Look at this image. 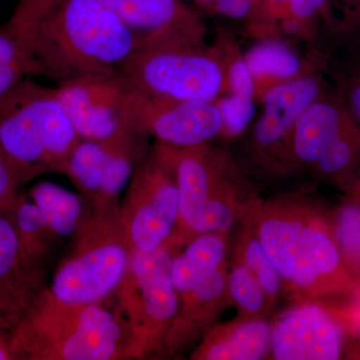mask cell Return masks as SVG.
<instances>
[{"mask_svg":"<svg viewBox=\"0 0 360 360\" xmlns=\"http://www.w3.org/2000/svg\"><path fill=\"white\" fill-rule=\"evenodd\" d=\"M61 0H18L8 21L20 32L32 25Z\"/></svg>","mask_w":360,"mask_h":360,"instance_id":"cell-27","label":"cell"},{"mask_svg":"<svg viewBox=\"0 0 360 360\" xmlns=\"http://www.w3.org/2000/svg\"><path fill=\"white\" fill-rule=\"evenodd\" d=\"M172 257L165 248L153 252L131 250L129 269L116 291L131 333L134 359L167 356L168 338L179 307Z\"/></svg>","mask_w":360,"mask_h":360,"instance_id":"cell-7","label":"cell"},{"mask_svg":"<svg viewBox=\"0 0 360 360\" xmlns=\"http://www.w3.org/2000/svg\"><path fill=\"white\" fill-rule=\"evenodd\" d=\"M132 89L174 101H215L224 89V68L200 44L139 46L118 68Z\"/></svg>","mask_w":360,"mask_h":360,"instance_id":"cell-8","label":"cell"},{"mask_svg":"<svg viewBox=\"0 0 360 360\" xmlns=\"http://www.w3.org/2000/svg\"><path fill=\"white\" fill-rule=\"evenodd\" d=\"M347 319L360 328V295L347 311Z\"/></svg>","mask_w":360,"mask_h":360,"instance_id":"cell-35","label":"cell"},{"mask_svg":"<svg viewBox=\"0 0 360 360\" xmlns=\"http://www.w3.org/2000/svg\"><path fill=\"white\" fill-rule=\"evenodd\" d=\"M54 90L80 139L108 141L132 130L125 116L127 86L117 73L70 80Z\"/></svg>","mask_w":360,"mask_h":360,"instance_id":"cell-11","label":"cell"},{"mask_svg":"<svg viewBox=\"0 0 360 360\" xmlns=\"http://www.w3.org/2000/svg\"><path fill=\"white\" fill-rule=\"evenodd\" d=\"M229 84L233 96L252 99L255 90V78L251 75L245 59L232 63L229 70Z\"/></svg>","mask_w":360,"mask_h":360,"instance_id":"cell-28","label":"cell"},{"mask_svg":"<svg viewBox=\"0 0 360 360\" xmlns=\"http://www.w3.org/2000/svg\"><path fill=\"white\" fill-rule=\"evenodd\" d=\"M27 77H37L32 49L25 34L7 20L0 25V97Z\"/></svg>","mask_w":360,"mask_h":360,"instance_id":"cell-21","label":"cell"},{"mask_svg":"<svg viewBox=\"0 0 360 360\" xmlns=\"http://www.w3.org/2000/svg\"><path fill=\"white\" fill-rule=\"evenodd\" d=\"M179 189L172 174L153 153L136 165L120 203V214L131 250L165 248L179 219Z\"/></svg>","mask_w":360,"mask_h":360,"instance_id":"cell-9","label":"cell"},{"mask_svg":"<svg viewBox=\"0 0 360 360\" xmlns=\"http://www.w3.org/2000/svg\"><path fill=\"white\" fill-rule=\"evenodd\" d=\"M253 78L290 79L302 70V63L295 52L281 42L258 44L245 59Z\"/></svg>","mask_w":360,"mask_h":360,"instance_id":"cell-23","label":"cell"},{"mask_svg":"<svg viewBox=\"0 0 360 360\" xmlns=\"http://www.w3.org/2000/svg\"><path fill=\"white\" fill-rule=\"evenodd\" d=\"M80 141L54 89L26 77L0 97V148L20 186L63 174Z\"/></svg>","mask_w":360,"mask_h":360,"instance_id":"cell-5","label":"cell"},{"mask_svg":"<svg viewBox=\"0 0 360 360\" xmlns=\"http://www.w3.org/2000/svg\"><path fill=\"white\" fill-rule=\"evenodd\" d=\"M22 33L37 77L56 85L115 75L139 44L136 33L97 0H61Z\"/></svg>","mask_w":360,"mask_h":360,"instance_id":"cell-1","label":"cell"},{"mask_svg":"<svg viewBox=\"0 0 360 360\" xmlns=\"http://www.w3.org/2000/svg\"><path fill=\"white\" fill-rule=\"evenodd\" d=\"M136 33L139 46L200 44V16L179 0H97Z\"/></svg>","mask_w":360,"mask_h":360,"instance_id":"cell-14","label":"cell"},{"mask_svg":"<svg viewBox=\"0 0 360 360\" xmlns=\"http://www.w3.org/2000/svg\"><path fill=\"white\" fill-rule=\"evenodd\" d=\"M120 207L94 208L71 238L70 250L54 270L49 290L59 302H103L120 288L130 262Z\"/></svg>","mask_w":360,"mask_h":360,"instance_id":"cell-6","label":"cell"},{"mask_svg":"<svg viewBox=\"0 0 360 360\" xmlns=\"http://www.w3.org/2000/svg\"><path fill=\"white\" fill-rule=\"evenodd\" d=\"M245 227L236 250V262L245 264L257 277L258 283L266 293L270 304L276 302L283 291V279L265 252L264 246L255 236L250 224L245 220Z\"/></svg>","mask_w":360,"mask_h":360,"instance_id":"cell-22","label":"cell"},{"mask_svg":"<svg viewBox=\"0 0 360 360\" xmlns=\"http://www.w3.org/2000/svg\"><path fill=\"white\" fill-rule=\"evenodd\" d=\"M345 106L360 129V71L348 87L347 104Z\"/></svg>","mask_w":360,"mask_h":360,"instance_id":"cell-32","label":"cell"},{"mask_svg":"<svg viewBox=\"0 0 360 360\" xmlns=\"http://www.w3.org/2000/svg\"><path fill=\"white\" fill-rule=\"evenodd\" d=\"M328 1V0H291L284 16H290L302 21L309 20L322 11Z\"/></svg>","mask_w":360,"mask_h":360,"instance_id":"cell-30","label":"cell"},{"mask_svg":"<svg viewBox=\"0 0 360 360\" xmlns=\"http://www.w3.org/2000/svg\"><path fill=\"white\" fill-rule=\"evenodd\" d=\"M30 195L58 240L72 238L92 210V206L87 208L84 196L51 181L39 182Z\"/></svg>","mask_w":360,"mask_h":360,"instance_id":"cell-19","label":"cell"},{"mask_svg":"<svg viewBox=\"0 0 360 360\" xmlns=\"http://www.w3.org/2000/svg\"><path fill=\"white\" fill-rule=\"evenodd\" d=\"M227 233L207 232L191 239L172 257V279L177 295L225 264Z\"/></svg>","mask_w":360,"mask_h":360,"instance_id":"cell-18","label":"cell"},{"mask_svg":"<svg viewBox=\"0 0 360 360\" xmlns=\"http://www.w3.org/2000/svg\"><path fill=\"white\" fill-rule=\"evenodd\" d=\"M245 221L300 302L345 290L352 283L333 222L311 203L296 198L255 201Z\"/></svg>","mask_w":360,"mask_h":360,"instance_id":"cell-2","label":"cell"},{"mask_svg":"<svg viewBox=\"0 0 360 360\" xmlns=\"http://www.w3.org/2000/svg\"><path fill=\"white\" fill-rule=\"evenodd\" d=\"M229 300L241 317H264L271 304L257 277L245 264L236 262L227 279Z\"/></svg>","mask_w":360,"mask_h":360,"instance_id":"cell-24","label":"cell"},{"mask_svg":"<svg viewBox=\"0 0 360 360\" xmlns=\"http://www.w3.org/2000/svg\"><path fill=\"white\" fill-rule=\"evenodd\" d=\"M345 105L316 101L296 122L291 142L300 162L315 167L322 155L354 123Z\"/></svg>","mask_w":360,"mask_h":360,"instance_id":"cell-17","label":"cell"},{"mask_svg":"<svg viewBox=\"0 0 360 360\" xmlns=\"http://www.w3.org/2000/svg\"><path fill=\"white\" fill-rule=\"evenodd\" d=\"M347 13L354 18H360V0H341Z\"/></svg>","mask_w":360,"mask_h":360,"instance_id":"cell-36","label":"cell"},{"mask_svg":"<svg viewBox=\"0 0 360 360\" xmlns=\"http://www.w3.org/2000/svg\"><path fill=\"white\" fill-rule=\"evenodd\" d=\"M214 9L231 18H243L259 0H213Z\"/></svg>","mask_w":360,"mask_h":360,"instance_id":"cell-31","label":"cell"},{"mask_svg":"<svg viewBox=\"0 0 360 360\" xmlns=\"http://www.w3.org/2000/svg\"><path fill=\"white\" fill-rule=\"evenodd\" d=\"M15 360L132 359V338L115 295L103 302L70 304L45 291L8 333Z\"/></svg>","mask_w":360,"mask_h":360,"instance_id":"cell-3","label":"cell"},{"mask_svg":"<svg viewBox=\"0 0 360 360\" xmlns=\"http://www.w3.org/2000/svg\"><path fill=\"white\" fill-rule=\"evenodd\" d=\"M222 117L221 134L238 136L243 134L255 115L252 99L231 94L217 103Z\"/></svg>","mask_w":360,"mask_h":360,"instance_id":"cell-26","label":"cell"},{"mask_svg":"<svg viewBox=\"0 0 360 360\" xmlns=\"http://www.w3.org/2000/svg\"><path fill=\"white\" fill-rule=\"evenodd\" d=\"M194 1L198 2L201 6L206 7V8H214V1L213 0H194Z\"/></svg>","mask_w":360,"mask_h":360,"instance_id":"cell-37","label":"cell"},{"mask_svg":"<svg viewBox=\"0 0 360 360\" xmlns=\"http://www.w3.org/2000/svg\"><path fill=\"white\" fill-rule=\"evenodd\" d=\"M125 86V116L134 131L177 148L200 146L221 134L215 101H165Z\"/></svg>","mask_w":360,"mask_h":360,"instance_id":"cell-10","label":"cell"},{"mask_svg":"<svg viewBox=\"0 0 360 360\" xmlns=\"http://www.w3.org/2000/svg\"><path fill=\"white\" fill-rule=\"evenodd\" d=\"M20 186L0 148V207L13 205L20 194L18 193Z\"/></svg>","mask_w":360,"mask_h":360,"instance_id":"cell-29","label":"cell"},{"mask_svg":"<svg viewBox=\"0 0 360 360\" xmlns=\"http://www.w3.org/2000/svg\"><path fill=\"white\" fill-rule=\"evenodd\" d=\"M271 323L265 317H238L212 326L191 359L194 360H259L270 354Z\"/></svg>","mask_w":360,"mask_h":360,"instance_id":"cell-16","label":"cell"},{"mask_svg":"<svg viewBox=\"0 0 360 360\" xmlns=\"http://www.w3.org/2000/svg\"><path fill=\"white\" fill-rule=\"evenodd\" d=\"M151 153L169 170L179 189V219L165 246L172 255L200 234L229 233L257 201L224 172L222 158L205 143L177 148L158 141Z\"/></svg>","mask_w":360,"mask_h":360,"instance_id":"cell-4","label":"cell"},{"mask_svg":"<svg viewBox=\"0 0 360 360\" xmlns=\"http://www.w3.org/2000/svg\"><path fill=\"white\" fill-rule=\"evenodd\" d=\"M333 224L343 262L352 269H360V205L341 207Z\"/></svg>","mask_w":360,"mask_h":360,"instance_id":"cell-25","label":"cell"},{"mask_svg":"<svg viewBox=\"0 0 360 360\" xmlns=\"http://www.w3.org/2000/svg\"><path fill=\"white\" fill-rule=\"evenodd\" d=\"M319 82L302 77L276 85L264 97L262 115L255 129V141L262 149L278 146L292 134L305 110L319 101Z\"/></svg>","mask_w":360,"mask_h":360,"instance_id":"cell-15","label":"cell"},{"mask_svg":"<svg viewBox=\"0 0 360 360\" xmlns=\"http://www.w3.org/2000/svg\"><path fill=\"white\" fill-rule=\"evenodd\" d=\"M11 210L16 234L26 259L34 266L46 270L58 239L49 229L39 208L27 196L18 194Z\"/></svg>","mask_w":360,"mask_h":360,"instance_id":"cell-20","label":"cell"},{"mask_svg":"<svg viewBox=\"0 0 360 360\" xmlns=\"http://www.w3.org/2000/svg\"><path fill=\"white\" fill-rule=\"evenodd\" d=\"M13 205L0 207V328L7 335L49 290L46 270L30 264L21 250Z\"/></svg>","mask_w":360,"mask_h":360,"instance_id":"cell-13","label":"cell"},{"mask_svg":"<svg viewBox=\"0 0 360 360\" xmlns=\"http://www.w3.org/2000/svg\"><path fill=\"white\" fill-rule=\"evenodd\" d=\"M291 0H264V8L271 15L284 16Z\"/></svg>","mask_w":360,"mask_h":360,"instance_id":"cell-33","label":"cell"},{"mask_svg":"<svg viewBox=\"0 0 360 360\" xmlns=\"http://www.w3.org/2000/svg\"><path fill=\"white\" fill-rule=\"evenodd\" d=\"M13 359L9 349L8 335L0 328V360Z\"/></svg>","mask_w":360,"mask_h":360,"instance_id":"cell-34","label":"cell"},{"mask_svg":"<svg viewBox=\"0 0 360 360\" xmlns=\"http://www.w3.org/2000/svg\"><path fill=\"white\" fill-rule=\"evenodd\" d=\"M342 326L319 303L307 300L271 323L270 355L277 360H335L343 348Z\"/></svg>","mask_w":360,"mask_h":360,"instance_id":"cell-12","label":"cell"}]
</instances>
